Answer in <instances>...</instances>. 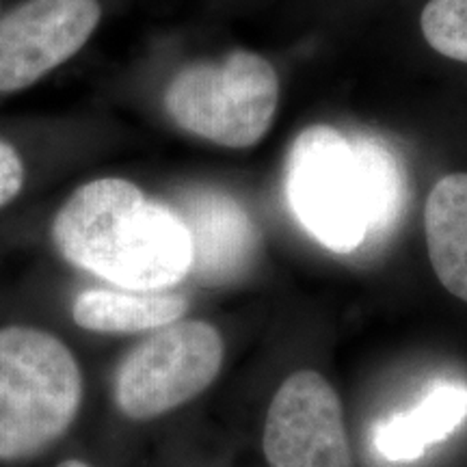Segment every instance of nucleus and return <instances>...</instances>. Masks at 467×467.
Returning <instances> with one entry per match:
<instances>
[{
  "mask_svg": "<svg viewBox=\"0 0 467 467\" xmlns=\"http://www.w3.org/2000/svg\"><path fill=\"white\" fill-rule=\"evenodd\" d=\"M405 171L381 139L327 124L295 139L285 161V200L323 247L353 254L379 243L405 208Z\"/></svg>",
  "mask_w": 467,
  "mask_h": 467,
  "instance_id": "obj_1",
  "label": "nucleus"
},
{
  "mask_svg": "<svg viewBox=\"0 0 467 467\" xmlns=\"http://www.w3.org/2000/svg\"><path fill=\"white\" fill-rule=\"evenodd\" d=\"M50 232L69 265L121 290H165L189 277L184 221L128 180L100 178L76 189Z\"/></svg>",
  "mask_w": 467,
  "mask_h": 467,
  "instance_id": "obj_2",
  "label": "nucleus"
},
{
  "mask_svg": "<svg viewBox=\"0 0 467 467\" xmlns=\"http://www.w3.org/2000/svg\"><path fill=\"white\" fill-rule=\"evenodd\" d=\"M83 402V372L66 344L35 327L0 329V461L44 452Z\"/></svg>",
  "mask_w": 467,
  "mask_h": 467,
  "instance_id": "obj_3",
  "label": "nucleus"
},
{
  "mask_svg": "<svg viewBox=\"0 0 467 467\" xmlns=\"http://www.w3.org/2000/svg\"><path fill=\"white\" fill-rule=\"evenodd\" d=\"M277 107L275 67L249 50L186 66L165 91V109L175 124L232 150L258 143L273 126Z\"/></svg>",
  "mask_w": 467,
  "mask_h": 467,
  "instance_id": "obj_4",
  "label": "nucleus"
},
{
  "mask_svg": "<svg viewBox=\"0 0 467 467\" xmlns=\"http://www.w3.org/2000/svg\"><path fill=\"white\" fill-rule=\"evenodd\" d=\"M225 358L206 320H175L139 342L115 370V405L128 420H154L206 392Z\"/></svg>",
  "mask_w": 467,
  "mask_h": 467,
  "instance_id": "obj_5",
  "label": "nucleus"
},
{
  "mask_svg": "<svg viewBox=\"0 0 467 467\" xmlns=\"http://www.w3.org/2000/svg\"><path fill=\"white\" fill-rule=\"evenodd\" d=\"M262 448L271 467H353L342 400L320 372L299 370L279 385Z\"/></svg>",
  "mask_w": 467,
  "mask_h": 467,
  "instance_id": "obj_6",
  "label": "nucleus"
},
{
  "mask_svg": "<svg viewBox=\"0 0 467 467\" xmlns=\"http://www.w3.org/2000/svg\"><path fill=\"white\" fill-rule=\"evenodd\" d=\"M98 0H26L0 20V93L22 91L72 58L96 31Z\"/></svg>",
  "mask_w": 467,
  "mask_h": 467,
  "instance_id": "obj_7",
  "label": "nucleus"
},
{
  "mask_svg": "<svg viewBox=\"0 0 467 467\" xmlns=\"http://www.w3.org/2000/svg\"><path fill=\"white\" fill-rule=\"evenodd\" d=\"M191 236V271L203 285H225L247 273L260 236L243 206L219 191H192L173 208Z\"/></svg>",
  "mask_w": 467,
  "mask_h": 467,
  "instance_id": "obj_8",
  "label": "nucleus"
},
{
  "mask_svg": "<svg viewBox=\"0 0 467 467\" xmlns=\"http://www.w3.org/2000/svg\"><path fill=\"white\" fill-rule=\"evenodd\" d=\"M467 420V383L433 385L418 405L381 420L372 443L383 461L407 463L426 454L431 446L448 440Z\"/></svg>",
  "mask_w": 467,
  "mask_h": 467,
  "instance_id": "obj_9",
  "label": "nucleus"
},
{
  "mask_svg": "<svg viewBox=\"0 0 467 467\" xmlns=\"http://www.w3.org/2000/svg\"><path fill=\"white\" fill-rule=\"evenodd\" d=\"M424 234L437 279L467 303V173L443 175L431 189Z\"/></svg>",
  "mask_w": 467,
  "mask_h": 467,
  "instance_id": "obj_10",
  "label": "nucleus"
},
{
  "mask_svg": "<svg viewBox=\"0 0 467 467\" xmlns=\"http://www.w3.org/2000/svg\"><path fill=\"white\" fill-rule=\"evenodd\" d=\"M189 301L162 290H85L72 303V318L93 334H141L182 320Z\"/></svg>",
  "mask_w": 467,
  "mask_h": 467,
  "instance_id": "obj_11",
  "label": "nucleus"
},
{
  "mask_svg": "<svg viewBox=\"0 0 467 467\" xmlns=\"http://www.w3.org/2000/svg\"><path fill=\"white\" fill-rule=\"evenodd\" d=\"M420 28L435 52L467 63V0H429L420 16Z\"/></svg>",
  "mask_w": 467,
  "mask_h": 467,
  "instance_id": "obj_12",
  "label": "nucleus"
},
{
  "mask_svg": "<svg viewBox=\"0 0 467 467\" xmlns=\"http://www.w3.org/2000/svg\"><path fill=\"white\" fill-rule=\"evenodd\" d=\"M25 184V162L14 145L0 139V208L20 195Z\"/></svg>",
  "mask_w": 467,
  "mask_h": 467,
  "instance_id": "obj_13",
  "label": "nucleus"
},
{
  "mask_svg": "<svg viewBox=\"0 0 467 467\" xmlns=\"http://www.w3.org/2000/svg\"><path fill=\"white\" fill-rule=\"evenodd\" d=\"M57 467H91V465L85 463V461H78V459H67V461H61Z\"/></svg>",
  "mask_w": 467,
  "mask_h": 467,
  "instance_id": "obj_14",
  "label": "nucleus"
}]
</instances>
